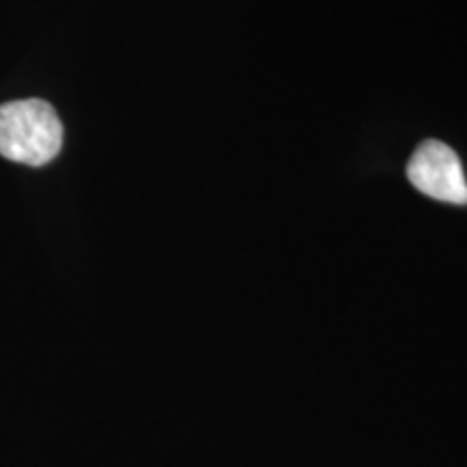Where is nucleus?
<instances>
[{
	"mask_svg": "<svg viewBox=\"0 0 467 467\" xmlns=\"http://www.w3.org/2000/svg\"><path fill=\"white\" fill-rule=\"evenodd\" d=\"M63 126L48 102L17 100L0 107V156L22 165H48L61 151Z\"/></svg>",
	"mask_w": 467,
	"mask_h": 467,
	"instance_id": "nucleus-1",
	"label": "nucleus"
},
{
	"mask_svg": "<svg viewBox=\"0 0 467 467\" xmlns=\"http://www.w3.org/2000/svg\"><path fill=\"white\" fill-rule=\"evenodd\" d=\"M409 182L431 200L467 203V180L459 156L441 141H424L407 165Z\"/></svg>",
	"mask_w": 467,
	"mask_h": 467,
	"instance_id": "nucleus-2",
	"label": "nucleus"
}]
</instances>
